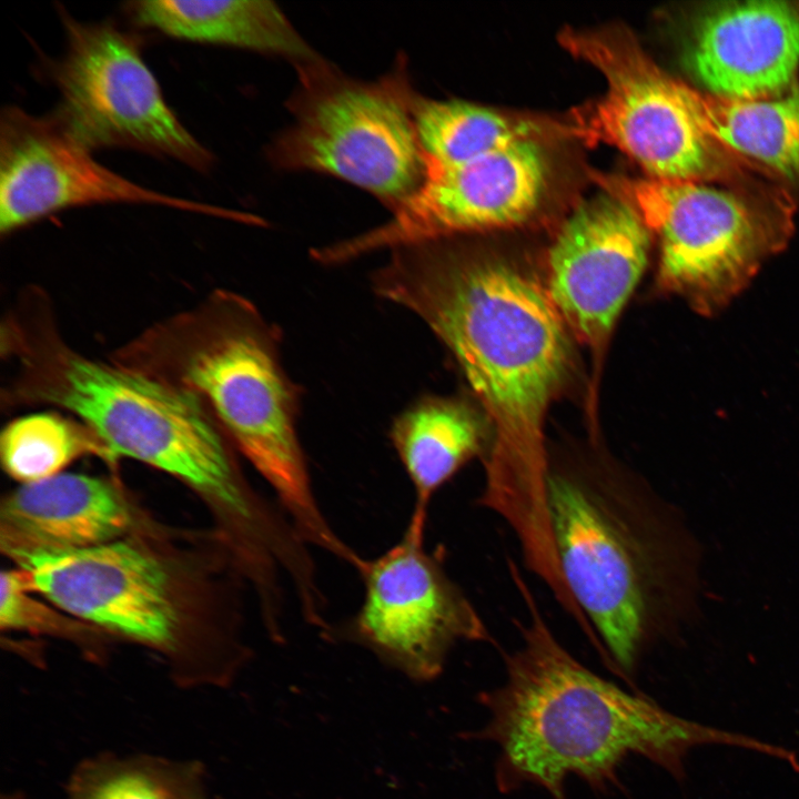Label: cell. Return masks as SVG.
I'll list each match as a JSON object with an SVG mask.
<instances>
[{
    "instance_id": "1",
    "label": "cell",
    "mask_w": 799,
    "mask_h": 799,
    "mask_svg": "<svg viewBox=\"0 0 799 799\" xmlns=\"http://www.w3.org/2000/svg\"><path fill=\"white\" fill-rule=\"evenodd\" d=\"M371 283L445 344L490 417L479 506L506 523L522 550L547 548L544 416L566 375L569 344L546 289L441 239L391 249Z\"/></svg>"
},
{
    "instance_id": "2",
    "label": "cell",
    "mask_w": 799,
    "mask_h": 799,
    "mask_svg": "<svg viewBox=\"0 0 799 799\" xmlns=\"http://www.w3.org/2000/svg\"><path fill=\"white\" fill-rule=\"evenodd\" d=\"M509 568L526 616L516 647L503 655L502 684L479 694L486 722L463 734L497 747L499 792L530 785L552 799H568L566 781L573 776L596 792L621 789L619 770L630 756L682 782L685 759L695 747L771 751L768 742L674 715L591 671L557 639L516 564Z\"/></svg>"
},
{
    "instance_id": "3",
    "label": "cell",
    "mask_w": 799,
    "mask_h": 799,
    "mask_svg": "<svg viewBox=\"0 0 799 799\" xmlns=\"http://www.w3.org/2000/svg\"><path fill=\"white\" fill-rule=\"evenodd\" d=\"M38 311L16 312L2 330L13 368L4 391L9 404H47L70 412L114 458L148 464L203 494L242 544L267 545L284 534L283 509L246 484L232 443L196 395L115 361L77 352L44 310Z\"/></svg>"
},
{
    "instance_id": "4",
    "label": "cell",
    "mask_w": 799,
    "mask_h": 799,
    "mask_svg": "<svg viewBox=\"0 0 799 799\" xmlns=\"http://www.w3.org/2000/svg\"><path fill=\"white\" fill-rule=\"evenodd\" d=\"M280 337L249 300L219 291L146 330L114 360L196 395L306 543L351 566L358 553L315 494L297 432L301 392L282 364Z\"/></svg>"
},
{
    "instance_id": "5",
    "label": "cell",
    "mask_w": 799,
    "mask_h": 799,
    "mask_svg": "<svg viewBox=\"0 0 799 799\" xmlns=\"http://www.w3.org/2000/svg\"><path fill=\"white\" fill-rule=\"evenodd\" d=\"M546 504L566 588L604 660L629 679L685 615L684 530L648 485L605 468L548 459Z\"/></svg>"
},
{
    "instance_id": "6",
    "label": "cell",
    "mask_w": 799,
    "mask_h": 799,
    "mask_svg": "<svg viewBox=\"0 0 799 799\" xmlns=\"http://www.w3.org/2000/svg\"><path fill=\"white\" fill-rule=\"evenodd\" d=\"M296 70L292 122L269 145V160L285 171L344 180L393 211L425 175L406 60L398 57L373 81L348 78L324 60Z\"/></svg>"
},
{
    "instance_id": "7",
    "label": "cell",
    "mask_w": 799,
    "mask_h": 799,
    "mask_svg": "<svg viewBox=\"0 0 799 799\" xmlns=\"http://www.w3.org/2000/svg\"><path fill=\"white\" fill-rule=\"evenodd\" d=\"M594 179L659 234L658 284L701 315L726 307L789 235L785 218L697 181L599 173Z\"/></svg>"
},
{
    "instance_id": "8",
    "label": "cell",
    "mask_w": 799,
    "mask_h": 799,
    "mask_svg": "<svg viewBox=\"0 0 799 799\" xmlns=\"http://www.w3.org/2000/svg\"><path fill=\"white\" fill-rule=\"evenodd\" d=\"M427 520L409 516L400 539L355 568L363 585L356 611L322 634L351 643L417 682L442 675L453 649L490 641L478 610L425 544Z\"/></svg>"
},
{
    "instance_id": "9",
    "label": "cell",
    "mask_w": 799,
    "mask_h": 799,
    "mask_svg": "<svg viewBox=\"0 0 799 799\" xmlns=\"http://www.w3.org/2000/svg\"><path fill=\"white\" fill-rule=\"evenodd\" d=\"M65 50L52 63L55 111L91 150L127 148L208 172L213 154L181 123L144 62L138 41L109 22H82L59 9Z\"/></svg>"
},
{
    "instance_id": "10",
    "label": "cell",
    "mask_w": 799,
    "mask_h": 799,
    "mask_svg": "<svg viewBox=\"0 0 799 799\" xmlns=\"http://www.w3.org/2000/svg\"><path fill=\"white\" fill-rule=\"evenodd\" d=\"M559 42L607 82L579 133L615 145L655 179L699 182L721 175L718 143L692 118L685 83L663 71L628 30L567 29Z\"/></svg>"
},
{
    "instance_id": "11",
    "label": "cell",
    "mask_w": 799,
    "mask_h": 799,
    "mask_svg": "<svg viewBox=\"0 0 799 799\" xmlns=\"http://www.w3.org/2000/svg\"><path fill=\"white\" fill-rule=\"evenodd\" d=\"M425 175L388 221L353 239L314 250L338 263L376 250L516 225L539 204L547 168L532 140L463 163L424 155Z\"/></svg>"
},
{
    "instance_id": "12",
    "label": "cell",
    "mask_w": 799,
    "mask_h": 799,
    "mask_svg": "<svg viewBox=\"0 0 799 799\" xmlns=\"http://www.w3.org/2000/svg\"><path fill=\"white\" fill-rule=\"evenodd\" d=\"M54 112L33 115L14 105L0 117V233L10 234L74 206L161 205L219 218L250 216L145 188L100 164Z\"/></svg>"
},
{
    "instance_id": "13",
    "label": "cell",
    "mask_w": 799,
    "mask_h": 799,
    "mask_svg": "<svg viewBox=\"0 0 799 799\" xmlns=\"http://www.w3.org/2000/svg\"><path fill=\"white\" fill-rule=\"evenodd\" d=\"M32 591L81 620L171 655L180 651V610L154 556L118 539L17 563Z\"/></svg>"
},
{
    "instance_id": "14",
    "label": "cell",
    "mask_w": 799,
    "mask_h": 799,
    "mask_svg": "<svg viewBox=\"0 0 799 799\" xmlns=\"http://www.w3.org/2000/svg\"><path fill=\"white\" fill-rule=\"evenodd\" d=\"M649 233L629 204L607 192L562 227L548 255L546 291L583 342L597 345L610 332L646 267Z\"/></svg>"
},
{
    "instance_id": "15",
    "label": "cell",
    "mask_w": 799,
    "mask_h": 799,
    "mask_svg": "<svg viewBox=\"0 0 799 799\" xmlns=\"http://www.w3.org/2000/svg\"><path fill=\"white\" fill-rule=\"evenodd\" d=\"M684 61L711 95L776 97L799 65V13L788 2L775 0L716 3L694 22Z\"/></svg>"
},
{
    "instance_id": "16",
    "label": "cell",
    "mask_w": 799,
    "mask_h": 799,
    "mask_svg": "<svg viewBox=\"0 0 799 799\" xmlns=\"http://www.w3.org/2000/svg\"><path fill=\"white\" fill-rule=\"evenodd\" d=\"M132 525L129 505L110 482L61 473L21 484L3 498L0 547L19 563L114 542Z\"/></svg>"
},
{
    "instance_id": "17",
    "label": "cell",
    "mask_w": 799,
    "mask_h": 799,
    "mask_svg": "<svg viewBox=\"0 0 799 799\" xmlns=\"http://www.w3.org/2000/svg\"><path fill=\"white\" fill-rule=\"evenodd\" d=\"M133 22L168 37L277 55L296 69L323 61L283 11L267 0H141Z\"/></svg>"
},
{
    "instance_id": "18",
    "label": "cell",
    "mask_w": 799,
    "mask_h": 799,
    "mask_svg": "<svg viewBox=\"0 0 799 799\" xmlns=\"http://www.w3.org/2000/svg\"><path fill=\"white\" fill-rule=\"evenodd\" d=\"M390 437L414 492L411 516L427 519L432 499L459 469L488 454L483 422L466 404L424 397L392 423Z\"/></svg>"
},
{
    "instance_id": "19",
    "label": "cell",
    "mask_w": 799,
    "mask_h": 799,
    "mask_svg": "<svg viewBox=\"0 0 799 799\" xmlns=\"http://www.w3.org/2000/svg\"><path fill=\"white\" fill-rule=\"evenodd\" d=\"M684 93L692 118L715 142L783 175H799V91L781 99L729 100L685 84Z\"/></svg>"
},
{
    "instance_id": "20",
    "label": "cell",
    "mask_w": 799,
    "mask_h": 799,
    "mask_svg": "<svg viewBox=\"0 0 799 799\" xmlns=\"http://www.w3.org/2000/svg\"><path fill=\"white\" fill-rule=\"evenodd\" d=\"M65 799H211L206 770L195 759L103 751L78 762Z\"/></svg>"
},
{
    "instance_id": "21",
    "label": "cell",
    "mask_w": 799,
    "mask_h": 799,
    "mask_svg": "<svg viewBox=\"0 0 799 799\" xmlns=\"http://www.w3.org/2000/svg\"><path fill=\"white\" fill-rule=\"evenodd\" d=\"M413 117L425 156L463 163L530 140L524 124L474 103L434 100L416 92Z\"/></svg>"
},
{
    "instance_id": "22",
    "label": "cell",
    "mask_w": 799,
    "mask_h": 799,
    "mask_svg": "<svg viewBox=\"0 0 799 799\" xmlns=\"http://www.w3.org/2000/svg\"><path fill=\"white\" fill-rule=\"evenodd\" d=\"M84 455L113 461L107 445L82 422L53 412L17 417L1 432L0 457L6 473L21 484L50 478Z\"/></svg>"
},
{
    "instance_id": "23",
    "label": "cell",
    "mask_w": 799,
    "mask_h": 799,
    "mask_svg": "<svg viewBox=\"0 0 799 799\" xmlns=\"http://www.w3.org/2000/svg\"><path fill=\"white\" fill-rule=\"evenodd\" d=\"M27 573L10 569L1 573L0 626L2 630L33 634H74L70 624L47 605L36 600Z\"/></svg>"
}]
</instances>
